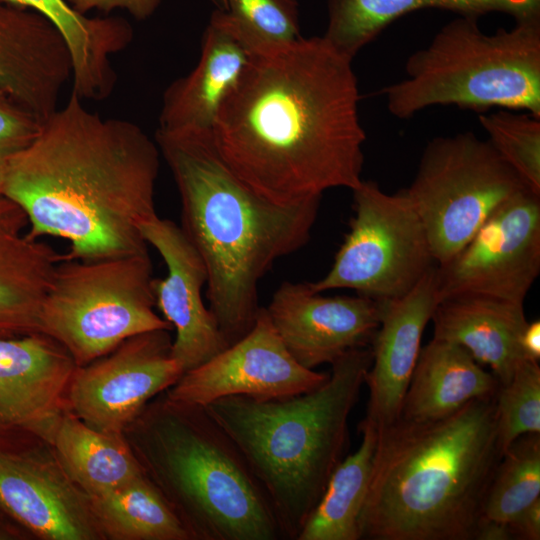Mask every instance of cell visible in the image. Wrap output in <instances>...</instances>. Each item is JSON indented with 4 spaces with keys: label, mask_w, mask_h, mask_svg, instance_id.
<instances>
[{
    "label": "cell",
    "mask_w": 540,
    "mask_h": 540,
    "mask_svg": "<svg viewBox=\"0 0 540 540\" xmlns=\"http://www.w3.org/2000/svg\"><path fill=\"white\" fill-rule=\"evenodd\" d=\"M512 539H540V498L508 523Z\"/></svg>",
    "instance_id": "obj_35"
},
{
    "label": "cell",
    "mask_w": 540,
    "mask_h": 540,
    "mask_svg": "<svg viewBox=\"0 0 540 540\" xmlns=\"http://www.w3.org/2000/svg\"><path fill=\"white\" fill-rule=\"evenodd\" d=\"M476 540H510L512 539L509 526L490 520H481L476 532Z\"/></svg>",
    "instance_id": "obj_37"
},
{
    "label": "cell",
    "mask_w": 540,
    "mask_h": 540,
    "mask_svg": "<svg viewBox=\"0 0 540 540\" xmlns=\"http://www.w3.org/2000/svg\"><path fill=\"white\" fill-rule=\"evenodd\" d=\"M328 378L329 373L305 368L292 357L261 307L245 336L183 373L165 393L175 401L206 406L226 396H296L316 390Z\"/></svg>",
    "instance_id": "obj_13"
},
{
    "label": "cell",
    "mask_w": 540,
    "mask_h": 540,
    "mask_svg": "<svg viewBox=\"0 0 540 540\" xmlns=\"http://www.w3.org/2000/svg\"><path fill=\"white\" fill-rule=\"evenodd\" d=\"M141 233L167 267L164 278L153 279L155 305L175 330L171 352L185 373L229 346L202 298L207 270L200 254L175 222L156 215L141 225Z\"/></svg>",
    "instance_id": "obj_17"
},
{
    "label": "cell",
    "mask_w": 540,
    "mask_h": 540,
    "mask_svg": "<svg viewBox=\"0 0 540 540\" xmlns=\"http://www.w3.org/2000/svg\"><path fill=\"white\" fill-rule=\"evenodd\" d=\"M28 226L23 209L0 193V337L41 333L43 301L63 259Z\"/></svg>",
    "instance_id": "obj_21"
},
{
    "label": "cell",
    "mask_w": 540,
    "mask_h": 540,
    "mask_svg": "<svg viewBox=\"0 0 540 540\" xmlns=\"http://www.w3.org/2000/svg\"><path fill=\"white\" fill-rule=\"evenodd\" d=\"M254 53L233 28L226 12L215 9L202 37L197 65L163 93L158 128L211 131L220 106Z\"/></svg>",
    "instance_id": "obj_20"
},
{
    "label": "cell",
    "mask_w": 540,
    "mask_h": 540,
    "mask_svg": "<svg viewBox=\"0 0 540 540\" xmlns=\"http://www.w3.org/2000/svg\"><path fill=\"white\" fill-rule=\"evenodd\" d=\"M28 536L23 529L0 514V540H23Z\"/></svg>",
    "instance_id": "obj_38"
},
{
    "label": "cell",
    "mask_w": 540,
    "mask_h": 540,
    "mask_svg": "<svg viewBox=\"0 0 540 540\" xmlns=\"http://www.w3.org/2000/svg\"><path fill=\"white\" fill-rule=\"evenodd\" d=\"M76 367L43 333L0 337V447L51 444Z\"/></svg>",
    "instance_id": "obj_15"
},
{
    "label": "cell",
    "mask_w": 540,
    "mask_h": 540,
    "mask_svg": "<svg viewBox=\"0 0 540 540\" xmlns=\"http://www.w3.org/2000/svg\"><path fill=\"white\" fill-rule=\"evenodd\" d=\"M42 122L0 90V186L12 158L39 134Z\"/></svg>",
    "instance_id": "obj_33"
},
{
    "label": "cell",
    "mask_w": 540,
    "mask_h": 540,
    "mask_svg": "<svg viewBox=\"0 0 540 540\" xmlns=\"http://www.w3.org/2000/svg\"><path fill=\"white\" fill-rule=\"evenodd\" d=\"M540 273V194L524 188L500 205L448 261L436 266L439 301L484 295L523 303Z\"/></svg>",
    "instance_id": "obj_11"
},
{
    "label": "cell",
    "mask_w": 540,
    "mask_h": 540,
    "mask_svg": "<svg viewBox=\"0 0 540 540\" xmlns=\"http://www.w3.org/2000/svg\"><path fill=\"white\" fill-rule=\"evenodd\" d=\"M372 363L347 351L314 391L280 399L226 396L205 409L236 444L264 490L283 539L297 540L347 449L348 419Z\"/></svg>",
    "instance_id": "obj_5"
},
{
    "label": "cell",
    "mask_w": 540,
    "mask_h": 540,
    "mask_svg": "<svg viewBox=\"0 0 540 540\" xmlns=\"http://www.w3.org/2000/svg\"><path fill=\"white\" fill-rule=\"evenodd\" d=\"M51 445L71 480L91 498L144 475L124 433L96 430L67 409Z\"/></svg>",
    "instance_id": "obj_26"
},
{
    "label": "cell",
    "mask_w": 540,
    "mask_h": 540,
    "mask_svg": "<svg viewBox=\"0 0 540 540\" xmlns=\"http://www.w3.org/2000/svg\"><path fill=\"white\" fill-rule=\"evenodd\" d=\"M478 19L457 15L408 57L406 77L382 90L390 114L408 119L431 106L455 105L540 117V13L492 34Z\"/></svg>",
    "instance_id": "obj_7"
},
{
    "label": "cell",
    "mask_w": 540,
    "mask_h": 540,
    "mask_svg": "<svg viewBox=\"0 0 540 540\" xmlns=\"http://www.w3.org/2000/svg\"><path fill=\"white\" fill-rule=\"evenodd\" d=\"M154 139L179 193L181 228L207 270L209 310L231 345L254 325L262 277L309 241L321 197L293 205L262 198L224 163L210 131L158 128Z\"/></svg>",
    "instance_id": "obj_3"
},
{
    "label": "cell",
    "mask_w": 540,
    "mask_h": 540,
    "mask_svg": "<svg viewBox=\"0 0 540 540\" xmlns=\"http://www.w3.org/2000/svg\"><path fill=\"white\" fill-rule=\"evenodd\" d=\"M172 341L170 330L144 332L77 366L67 390L68 409L96 430L124 433L150 400L183 375Z\"/></svg>",
    "instance_id": "obj_12"
},
{
    "label": "cell",
    "mask_w": 540,
    "mask_h": 540,
    "mask_svg": "<svg viewBox=\"0 0 540 540\" xmlns=\"http://www.w3.org/2000/svg\"><path fill=\"white\" fill-rule=\"evenodd\" d=\"M72 73L70 52L54 24L0 0V90L43 122L58 109Z\"/></svg>",
    "instance_id": "obj_18"
},
{
    "label": "cell",
    "mask_w": 540,
    "mask_h": 540,
    "mask_svg": "<svg viewBox=\"0 0 540 540\" xmlns=\"http://www.w3.org/2000/svg\"><path fill=\"white\" fill-rule=\"evenodd\" d=\"M513 111L480 114L479 123L500 157L529 189L540 194V117Z\"/></svg>",
    "instance_id": "obj_30"
},
{
    "label": "cell",
    "mask_w": 540,
    "mask_h": 540,
    "mask_svg": "<svg viewBox=\"0 0 540 540\" xmlns=\"http://www.w3.org/2000/svg\"><path fill=\"white\" fill-rule=\"evenodd\" d=\"M91 501L105 540H190L177 515L145 474Z\"/></svg>",
    "instance_id": "obj_28"
},
{
    "label": "cell",
    "mask_w": 540,
    "mask_h": 540,
    "mask_svg": "<svg viewBox=\"0 0 540 540\" xmlns=\"http://www.w3.org/2000/svg\"><path fill=\"white\" fill-rule=\"evenodd\" d=\"M520 345L526 359H540V321L528 322L521 334Z\"/></svg>",
    "instance_id": "obj_36"
},
{
    "label": "cell",
    "mask_w": 540,
    "mask_h": 540,
    "mask_svg": "<svg viewBox=\"0 0 540 540\" xmlns=\"http://www.w3.org/2000/svg\"><path fill=\"white\" fill-rule=\"evenodd\" d=\"M46 17L61 33L72 59V91L101 101L113 91L117 75L112 57L133 39L131 24L120 16L88 17L66 0H4Z\"/></svg>",
    "instance_id": "obj_24"
},
{
    "label": "cell",
    "mask_w": 540,
    "mask_h": 540,
    "mask_svg": "<svg viewBox=\"0 0 540 540\" xmlns=\"http://www.w3.org/2000/svg\"><path fill=\"white\" fill-rule=\"evenodd\" d=\"M76 11L86 14L96 10L109 14L113 10H125L136 20H145L158 9L162 0H66Z\"/></svg>",
    "instance_id": "obj_34"
},
{
    "label": "cell",
    "mask_w": 540,
    "mask_h": 540,
    "mask_svg": "<svg viewBox=\"0 0 540 540\" xmlns=\"http://www.w3.org/2000/svg\"><path fill=\"white\" fill-rule=\"evenodd\" d=\"M210 1L216 6V9L226 10L225 0H210Z\"/></svg>",
    "instance_id": "obj_39"
},
{
    "label": "cell",
    "mask_w": 540,
    "mask_h": 540,
    "mask_svg": "<svg viewBox=\"0 0 540 540\" xmlns=\"http://www.w3.org/2000/svg\"><path fill=\"white\" fill-rule=\"evenodd\" d=\"M352 60L323 36L254 53L210 136L257 195L293 205L361 183L366 133Z\"/></svg>",
    "instance_id": "obj_1"
},
{
    "label": "cell",
    "mask_w": 540,
    "mask_h": 540,
    "mask_svg": "<svg viewBox=\"0 0 540 540\" xmlns=\"http://www.w3.org/2000/svg\"><path fill=\"white\" fill-rule=\"evenodd\" d=\"M0 514L43 540H105L91 497L46 442L0 447Z\"/></svg>",
    "instance_id": "obj_14"
},
{
    "label": "cell",
    "mask_w": 540,
    "mask_h": 540,
    "mask_svg": "<svg viewBox=\"0 0 540 540\" xmlns=\"http://www.w3.org/2000/svg\"><path fill=\"white\" fill-rule=\"evenodd\" d=\"M436 266L401 297L379 302L380 323L371 341L365 376L369 400L364 420L377 430L395 422L421 350V339L439 302Z\"/></svg>",
    "instance_id": "obj_19"
},
{
    "label": "cell",
    "mask_w": 540,
    "mask_h": 540,
    "mask_svg": "<svg viewBox=\"0 0 540 540\" xmlns=\"http://www.w3.org/2000/svg\"><path fill=\"white\" fill-rule=\"evenodd\" d=\"M539 498L540 433H528L503 453L485 497L481 520L508 524Z\"/></svg>",
    "instance_id": "obj_29"
},
{
    "label": "cell",
    "mask_w": 540,
    "mask_h": 540,
    "mask_svg": "<svg viewBox=\"0 0 540 540\" xmlns=\"http://www.w3.org/2000/svg\"><path fill=\"white\" fill-rule=\"evenodd\" d=\"M292 357L315 369L347 351L369 346L380 323V303L355 296H323L308 283L283 282L265 308Z\"/></svg>",
    "instance_id": "obj_16"
},
{
    "label": "cell",
    "mask_w": 540,
    "mask_h": 540,
    "mask_svg": "<svg viewBox=\"0 0 540 540\" xmlns=\"http://www.w3.org/2000/svg\"><path fill=\"white\" fill-rule=\"evenodd\" d=\"M71 91L10 161L0 193L18 204L28 235L69 241L64 259L147 252L141 225L157 215L161 154L136 123L103 118Z\"/></svg>",
    "instance_id": "obj_2"
},
{
    "label": "cell",
    "mask_w": 540,
    "mask_h": 540,
    "mask_svg": "<svg viewBox=\"0 0 540 540\" xmlns=\"http://www.w3.org/2000/svg\"><path fill=\"white\" fill-rule=\"evenodd\" d=\"M148 251L99 260L63 259L40 313V331L61 344L76 366L113 351L126 339L173 330L155 312Z\"/></svg>",
    "instance_id": "obj_8"
},
{
    "label": "cell",
    "mask_w": 540,
    "mask_h": 540,
    "mask_svg": "<svg viewBox=\"0 0 540 540\" xmlns=\"http://www.w3.org/2000/svg\"><path fill=\"white\" fill-rule=\"evenodd\" d=\"M431 320L433 338L464 348L491 368L500 386L509 382L526 359L520 338L528 323L523 303L484 295H458L438 302Z\"/></svg>",
    "instance_id": "obj_22"
},
{
    "label": "cell",
    "mask_w": 540,
    "mask_h": 540,
    "mask_svg": "<svg viewBox=\"0 0 540 540\" xmlns=\"http://www.w3.org/2000/svg\"><path fill=\"white\" fill-rule=\"evenodd\" d=\"M352 193L349 231L327 274L308 285L318 293L350 289L377 302L401 297L437 264L421 219L404 189L389 194L362 180Z\"/></svg>",
    "instance_id": "obj_10"
},
{
    "label": "cell",
    "mask_w": 540,
    "mask_h": 540,
    "mask_svg": "<svg viewBox=\"0 0 540 540\" xmlns=\"http://www.w3.org/2000/svg\"><path fill=\"white\" fill-rule=\"evenodd\" d=\"M526 187L488 140L461 132L426 145L404 190L425 228L435 262L442 264L500 205Z\"/></svg>",
    "instance_id": "obj_9"
},
{
    "label": "cell",
    "mask_w": 540,
    "mask_h": 540,
    "mask_svg": "<svg viewBox=\"0 0 540 540\" xmlns=\"http://www.w3.org/2000/svg\"><path fill=\"white\" fill-rule=\"evenodd\" d=\"M500 384L461 346L433 338L420 350L399 418L427 422L447 417L475 399L496 397Z\"/></svg>",
    "instance_id": "obj_23"
},
{
    "label": "cell",
    "mask_w": 540,
    "mask_h": 540,
    "mask_svg": "<svg viewBox=\"0 0 540 540\" xmlns=\"http://www.w3.org/2000/svg\"><path fill=\"white\" fill-rule=\"evenodd\" d=\"M428 8L476 17L500 12L516 20L540 13V0H328V24L323 37L353 59L392 22Z\"/></svg>",
    "instance_id": "obj_25"
},
{
    "label": "cell",
    "mask_w": 540,
    "mask_h": 540,
    "mask_svg": "<svg viewBox=\"0 0 540 540\" xmlns=\"http://www.w3.org/2000/svg\"><path fill=\"white\" fill-rule=\"evenodd\" d=\"M226 15L242 39L260 52L300 37L296 0H225Z\"/></svg>",
    "instance_id": "obj_31"
},
{
    "label": "cell",
    "mask_w": 540,
    "mask_h": 540,
    "mask_svg": "<svg viewBox=\"0 0 540 540\" xmlns=\"http://www.w3.org/2000/svg\"><path fill=\"white\" fill-rule=\"evenodd\" d=\"M494 398L377 430L360 539L474 540L503 456Z\"/></svg>",
    "instance_id": "obj_4"
},
{
    "label": "cell",
    "mask_w": 540,
    "mask_h": 540,
    "mask_svg": "<svg viewBox=\"0 0 540 540\" xmlns=\"http://www.w3.org/2000/svg\"><path fill=\"white\" fill-rule=\"evenodd\" d=\"M124 434L190 540L283 539L245 458L204 406L164 391Z\"/></svg>",
    "instance_id": "obj_6"
},
{
    "label": "cell",
    "mask_w": 540,
    "mask_h": 540,
    "mask_svg": "<svg viewBox=\"0 0 540 540\" xmlns=\"http://www.w3.org/2000/svg\"><path fill=\"white\" fill-rule=\"evenodd\" d=\"M539 361L523 359L496 395L498 440L502 453L520 436L540 433Z\"/></svg>",
    "instance_id": "obj_32"
},
{
    "label": "cell",
    "mask_w": 540,
    "mask_h": 540,
    "mask_svg": "<svg viewBox=\"0 0 540 540\" xmlns=\"http://www.w3.org/2000/svg\"><path fill=\"white\" fill-rule=\"evenodd\" d=\"M359 448L338 464L297 540H359V517L369 488L377 429L359 425Z\"/></svg>",
    "instance_id": "obj_27"
}]
</instances>
